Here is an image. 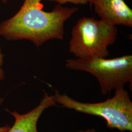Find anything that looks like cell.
<instances>
[{"label":"cell","instance_id":"7a4b0ae2","mask_svg":"<svg viewBox=\"0 0 132 132\" xmlns=\"http://www.w3.org/2000/svg\"><path fill=\"white\" fill-rule=\"evenodd\" d=\"M118 34L116 26L90 17L79 19L71 31L69 52L76 58H106Z\"/></svg>","mask_w":132,"mask_h":132},{"label":"cell","instance_id":"277c9868","mask_svg":"<svg viewBox=\"0 0 132 132\" xmlns=\"http://www.w3.org/2000/svg\"><path fill=\"white\" fill-rule=\"evenodd\" d=\"M65 65L69 69L85 71L94 75L98 81L101 94L104 95L112 90L123 88L128 82L132 84V55L111 59H68Z\"/></svg>","mask_w":132,"mask_h":132},{"label":"cell","instance_id":"8992f818","mask_svg":"<svg viewBox=\"0 0 132 132\" xmlns=\"http://www.w3.org/2000/svg\"><path fill=\"white\" fill-rule=\"evenodd\" d=\"M56 106L54 95H48L45 93L44 97L38 106L30 112L24 114H21L17 112H10L15 118L13 127L10 128L7 132H38L37 123L43 112L50 107Z\"/></svg>","mask_w":132,"mask_h":132},{"label":"cell","instance_id":"3957f363","mask_svg":"<svg viewBox=\"0 0 132 132\" xmlns=\"http://www.w3.org/2000/svg\"><path fill=\"white\" fill-rule=\"evenodd\" d=\"M54 97L56 102L63 107L104 118L107 127L121 132L132 131V102L124 87L116 89L112 98L96 103L78 102L57 90Z\"/></svg>","mask_w":132,"mask_h":132},{"label":"cell","instance_id":"52a82bcc","mask_svg":"<svg viewBox=\"0 0 132 132\" xmlns=\"http://www.w3.org/2000/svg\"><path fill=\"white\" fill-rule=\"evenodd\" d=\"M55 2L58 5H64L67 3H71L75 5H84L88 3V0H47Z\"/></svg>","mask_w":132,"mask_h":132},{"label":"cell","instance_id":"ba28073f","mask_svg":"<svg viewBox=\"0 0 132 132\" xmlns=\"http://www.w3.org/2000/svg\"><path fill=\"white\" fill-rule=\"evenodd\" d=\"M3 58L4 55L2 54L1 50L0 49V80H3L5 78V73L2 67L3 64Z\"/></svg>","mask_w":132,"mask_h":132},{"label":"cell","instance_id":"6da1fadb","mask_svg":"<svg viewBox=\"0 0 132 132\" xmlns=\"http://www.w3.org/2000/svg\"><path fill=\"white\" fill-rule=\"evenodd\" d=\"M42 1L24 0L16 14L0 24V36L9 40H28L37 47L50 40L63 39L65 23L78 9L58 5L47 12Z\"/></svg>","mask_w":132,"mask_h":132},{"label":"cell","instance_id":"5b68a950","mask_svg":"<svg viewBox=\"0 0 132 132\" xmlns=\"http://www.w3.org/2000/svg\"><path fill=\"white\" fill-rule=\"evenodd\" d=\"M100 19L114 26L132 27V10L124 0H88Z\"/></svg>","mask_w":132,"mask_h":132},{"label":"cell","instance_id":"9c48e42d","mask_svg":"<svg viewBox=\"0 0 132 132\" xmlns=\"http://www.w3.org/2000/svg\"><path fill=\"white\" fill-rule=\"evenodd\" d=\"M3 101V99L2 98H0V104L2 103ZM10 129V126H6L5 127H0V132H7Z\"/></svg>","mask_w":132,"mask_h":132},{"label":"cell","instance_id":"8fae6325","mask_svg":"<svg viewBox=\"0 0 132 132\" xmlns=\"http://www.w3.org/2000/svg\"><path fill=\"white\" fill-rule=\"evenodd\" d=\"M1 1H2V2L3 3H6L7 1V0H1Z\"/></svg>","mask_w":132,"mask_h":132},{"label":"cell","instance_id":"30bf717a","mask_svg":"<svg viewBox=\"0 0 132 132\" xmlns=\"http://www.w3.org/2000/svg\"><path fill=\"white\" fill-rule=\"evenodd\" d=\"M95 132V130L94 129H88L86 131H80L79 132Z\"/></svg>","mask_w":132,"mask_h":132}]
</instances>
